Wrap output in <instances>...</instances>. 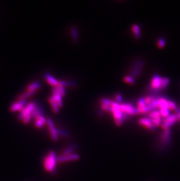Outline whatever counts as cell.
<instances>
[{"label":"cell","mask_w":180,"mask_h":181,"mask_svg":"<svg viewBox=\"0 0 180 181\" xmlns=\"http://www.w3.org/2000/svg\"><path fill=\"white\" fill-rule=\"evenodd\" d=\"M172 147V134L170 129L163 130L157 140L156 150L159 152L168 151Z\"/></svg>","instance_id":"obj_1"},{"label":"cell","mask_w":180,"mask_h":181,"mask_svg":"<svg viewBox=\"0 0 180 181\" xmlns=\"http://www.w3.org/2000/svg\"><path fill=\"white\" fill-rule=\"evenodd\" d=\"M58 163L56 153L54 151H49L43 161V165L45 169L50 173H55L56 171Z\"/></svg>","instance_id":"obj_2"},{"label":"cell","mask_w":180,"mask_h":181,"mask_svg":"<svg viewBox=\"0 0 180 181\" xmlns=\"http://www.w3.org/2000/svg\"><path fill=\"white\" fill-rule=\"evenodd\" d=\"M145 65V62L140 60L136 62L132 66L129 76L135 78L139 76L142 72V68Z\"/></svg>","instance_id":"obj_3"},{"label":"cell","mask_w":180,"mask_h":181,"mask_svg":"<svg viewBox=\"0 0 180 181\" xmlns=\"http://www.w3.org/2000/svg\"><path fill=\"white\" fill-rule=\"evenodd\" d=\"M179 120V119L177 114H170L168 117L165 118L163 120L161 127L163 130L170 129V127L174 125Z\"/></svg>","instance_id":"obj_4"},{"label":"cell","mask_w":180,"mask_h":181,"mask_svg":"<svg viewBox=\"0 0 180 181\" xmlns=\"http://www.w3.org/2000/svg\"><path fill=\"white\" fill-rule=\"evenodd\" d=\"M81 156L78 153H73L67 155H59L58 156V163H65L72 161H76L80 160Z\"/></svg>","instance_id":"obj_5"},{"label":"cell","mask_w":180,"mask_h":181,"mask_svg":"<svg viewBox=\"0 0 180 181\" xmlns=\"http://www.w3.org/2000/svg\"><path fill=\"white\" fill-rule=\"evenodd\" d=\"M120 110L124 113L130 115H135L137 114H140L139 109L135 107L132 104H120Z\"/></svg>","instance_id":"obj_6"},{"label":"cell","mask_w":180,"mask_h":181,"mask_svg":"<svg viewBox=\"0 0 180 181\" xmlns=\"http://www.w3.org/2000/svg\"><path fill=\"white\" fill-rule=\"evenodd\" d=\"M47 124L48 125L49 132L50 134V137L53 141H58L59 140V135L58 134V128H56V126L53 122V121L51 119H48L47 120Z\"/></svg>","instance_id":"obj_7"},{"label":"cell","mask_w":180,"mask_h":181,"mask_svg":"<svg viewBox=\"0 0 180 181\" xmlns=\"http://www.w3.org/2000/svg\"><path fill=\"white\" fill-rule=\"evenodd\" d=\"M138 122L140 125L145 127V128H148L149 130L153 131H156V127L153 124L151 119L149 117L141 118L139 120Z\"/></svg>","instance_id":"obj_8"},{"label":"cell","mask_w":180,"mask_h":181,"mask_svg":"<svg viewBox=\"0 0 180 181\" xmlns=\"http://www.w3.org/2000/svg\"><path fill=\"white\" fill-rule=\"evenodd\" d=\"M35 103H30L26 107H24V109L21 111V113L18 116V119L22 120L24 117L27 116L32 114V112L34 109Z\"/></svg>","instance_id":"obj_9"},{"label":"cell","mask_w":180,"mask_h":181,"mask_svg":"<svg viewBox=\"0 0 180 181\" xmlns=\"http://www.w3.org/2000/svg\"><path fill=\"white\" fill-rule=\"evenodd\" d=\"M27 101L26 100H19V101L15 103L12 104L10 107V110L12 112H15L17 111H22L24 108L25 105L27 104Z\"/></svg>","instance_id":"obj_10"},{"label":"cell","mask_w":180,"mask_h":181,"mask_svg":"<svg viewBox=\"0 0 180 181\" xmlns=\"http://www.w3.org/2000/svg\"><path fill=\"white\" fill-rule=\"evenodd\" d=\"M43 114L44 113L42 107L37 104L35 103V107L32 112V117L36 119L40 116H43Z\"/></svg>","instance_id":"obj_11"},{"label":"cell","mask_w":180,"mask_h":181,"mask_svg":"<svg viewBox=\"0 0 180 181\" xmlns=\"http://www.w3.org/2000/svg\"><path fill=\"white\" fill-rule=\"evenodd\" d=\"M77 149V145L75 143H72L69 146H68L66 149L64 150V151L62 152L61 155H67L75 153L74 152Z\"/></svg>","instance_id":"obj_12"},{"label":"cell","mask_w":180,"mask_h":181,"mask_svg":"<svg viewBox=\"0 0 180 181\" xmlns=\"http://www.w3.org/2000/svg\"><path fill=\"white\" fill-rule=\"evenodd\" d=\"M45 77L46 80V81L52 86L56 87L58 86L59 85V81L56 80L54 77H53L49 73H46L45 75Z\"/></svg>","instance_id":"obj_13"},{"label":"cell","mask_w":180,"mask_h":181,"mask_svg":"<svg viewBox=\"0 0 180 181\" xmlns=\"http://www.w3.org/2000/svg\"><path fill=\"white\" fill-rule=\"evenodd\" d=\"M46 123H47V120L43 116H40L36 119L35 125L37 128H42L43 126V125H45Z\"/></svg>","instance_id":"obj_14"},{"label":"cell","mask_w":180,"mask_h":181,"mask_svg":"<svg viewBox=\"0 0 180 181\" xmlns=\"http://www.w3.org/2000/svg\"><path fill=\"white\" fill-rule=\"evenodd\" d=\"M52 94H60L61 97H63L66 95V90L64 89V87L62 86H56L54 87L52 89Z\"/></svg>","instance_id":"obj_15"},{"label":"cell","mask_w":180,"mask_h":181,"mask_svg":"<svg viewBox=\"0 0 180 181\" xmlns=\"http://www.w3.org/2000/svg\"><path fill=\"white\" fill-rule=\"evenodd\" d=\"M49 101L50 102L52 110L55 113H58L59 111V107L58 106V104L56 103V102L55 101V100H54V98H53L52 96L49 97Z\"/></svg>","instance_id":"obj_16"},{"label":"cell","mask_w":180,"mask_h":181,"mask_svg":"<svg viewBox=\"0 0 180 181\" xmlns=\"http://www.w3.org/2000/svg\"><path fill=\"white\" fill-rule=\"evenodd\" d=\"M168 100H167L165 97H161L160 98H158V102H159L158 108L160 109H164V108H168Z\"/></svg>","instance_id":"obj_17"},{"label":"cell","mask_w":180,"mask_h":181,"mask_svg":"<svg viewBox=\"0 0 180 181\" xmlns=\"http://www.w3.org/2000/svg\"><path fill=\"white\" fill-rule=\"evenodd\" d=\"M148 117L150 119H158L161 117L160 111L159 110H153L151 111L149 113H148Z\"/></svg>","instance_id":"obj_18"},{"label":"cell","mask_w":180,"mask_h":181,"mask_svg":"<svg viewBox=\"0 0 180 181\" xmlns=\"http://www.w3.org/2000/svg\"><path fill=\"white\" fill-rule=\"evenodd\" d=\"M132 30L133 32V34L135 36V38H136L137 39H139L141 37V33H140V29L139 25H133L132 26Z\"/></svg>","instance_id":"obj_19"},{"label":"cell","mask_w":180,"mask_h":181,"mask_svg":"<svg viewBox=\"0 0 180 181\" xmlns=\"http://www.w3.org/2000/svg\"><path fill=\"white\" fill-rule=\"evenodd\" d=\"M40 87H41V85H40V84L39 83H38V82H33V83L30 84L27 87V91H36V90L40 89Z\"/></svg>","instance_id":"obj_20"},{"label":"cell","mask_w":180,"mask_h":181,"mask_svg":"<svg viewBox=\"0 0 180 181\" xmlns=\"http://www.w3.org/2000/svg\"><path fill=\"white\" fill-rule=\"evenodd\" d=\"M35 93V91H27V92L21 94V95L19 96L18 99L19 100H25L27 98L30 97L31 96L33 95Z\"/></svg>","instance_id":"obj_21"},{"label":"cell","mask_w":180,"mask_h":181,"mask_svg":"<svg viewBox=\"0 0 180 181\" xmlns=\"http://www.w3.org/2000/svg\"><path fill=\"white\" fill-rule=\"evenodd\" d=\"M70 32H71L72 39L73 40V41L75 42H77L79 39V36H78V33L77 30L74 28H72L70 30Z\"/></svg>","instance_id":"obj_22"},{"label":"cell","mask_w":180,"mask_h":181,"mask_svg":"<svg viewBox=\"0 0 180 181\" xmlns=\"http://www.w3.org/2000/svg\"><path fill=\"white\" fill-rule=\"evenodd\" d=\"M59 86H70V87H76L77 86V84L75 82H66V81H59Z\"/></svg>","instance_id":"obj_23"},{"label":"cell","mask_w":180,"mask_h":181,"mask_svg":"<svg viewBox=\"0 0 180 181\" xmlns=\"http://www.w3.org/2000/svg\"><path fill=\"white\" fill-rule=\"evenodd\" d=\"M58 134L59 137L60 136L64 138H69L70 137V134L68 131L60 128H58Z\"/></svg>","instance_id":"obj_24"},{"label":"cell","mask_w":180,"mask_h":181,"mask_svg":"<svg viewBox=\"0 0 180 181\" xmlns=\"http://www.w3.org/2000/svg\"><path fill=\"white\" fill-rule=\"evenodd\" d=\"M159 111H160L161 116L164 119L168 117L170 115V109L168 108L161 109H160Z\"/></svg>","instance_id":"obj_25"},{"label":"cell","mask_w":180,"mask_h":181,"mask_svg":"<svg viewBox=\"0 0 180 181\" xmlns=\"http://www.w3.org/2000/svg\"><path fill=\"white\" fill-rule=\"evenodd\" d=\"M170 79L168 77H163L162 79V83H161V90H165L167 88L170 84Z\"/></svg>","instance_id":"obj_26"},{"label":"cell","mask_w":180,"mask_h":181,"mask_svg":"<svg viewBox=\"0 0 180 181\" xmlns=\"http://www.w3.org/2000/svg\"><path fill=\"white\" fill-rule=\"evenodd\" d=\"M52 97L54 98V100H55V101L56 102V103L58 104V106L59 107H62V106H63V101H62V98H61L62 97L60 96V94H53Z\"/></svg>","instance_id":"obj_27"},{"label":"cell","mask_w":180,"mask_h":181,"mask_svg":"<svg viewBox=\"0 0 180 181\" xmlns=\"http://www.w3.org/2000/svg\"><path fill=\"white\" fill-rule=\"evenodd\" d=\"M166 42L164 38L161 37L157 41V45L160 48H163L166 46Z\"/></svg>","instance_id":"obj_28"},{"label":"cell","mask_w":180,"mask_h":181,"mask_svg":"<svg viewBox=\"0 0 180 181\" xmlns=\"http://www.w3.org/2000/svg\"><path fill=\"white\" fill-rule=\"evenodd\" d=\"M168 108L170 110H174L176 111V110L177 109V104L174 101L171 100H168Z\"/></svg>","instance_id":"obj_29"},{"label":"cell","mask_w":180,"mask_h":181,"mask_svg":"<svg viewBox=\"0 0 180 181\" xmlns=\"http://www.w3.org/2000/svg\"><path fill=\"white\" fill-rule=\"evenodd\" d=\"M124 81L126 83H130V84H134L135 83V79L130 76H126L124 77L123 79Z\"/></svg>","instance_id":"obj_30"},{"label":"cell","mask_w":180,"mask_h":181,"mask_svg":"<svg viewBox=\"0 0 180 181\" xmlns=\"http://www.w3.org/2000/svg\"><path fill=\"white\" fill-rule=\"evenodd\" d=\"M101 104H104L111 106L114 102L113 101H112L111 100H109V99H108V98H101Z\"/></svg>","instance_id":"obj_31"},{"label":"cell","mask_w":180,"mask_h":181,"mask_svg":"<svg viewBox=\"0 0 180 181\" xmlns=\"http://www.w3.org/2000/svg\"><path fill=\"white\" fill-rule=\"evenodd\" d=\"M101 108L102 110H105V111H109L111 112L112 111V108L111 106H108V105H106L104 104H101Z\"/></svg>","instance_id":"obj_32"},{"label":"cell","mask_w":180,"mask_h":181,"mask_svg":"<svg viewBox=\"0 0 180 181\" xmlns=\"http://www.w3.org/2000/svg\"><path fill=\"white\" fill-rule=\"evenodd\" d=\"M32 118V114H30V115H29V116H26L25 117H24V119H23V122H24V123H25V124H27V123H28L30 121V119Z\"/></svg>","instance_id":"obj_33"},{"label":"cell","mask_w":180,"mask_h":181,"mask_svg":"<svg viewBox=\"0 0 180 181\" xmlns=\"http://www.w3.org/2000/svg\"><path fill=\"white\" fill-rule=\"evenodd\" d=\"M115 98H116V100H117V101L118 103H121L122 101V96L120 95V94H117L115 96Z\"/></svg>","instance_id":"obj_34"},{"label":"cell","mask_w":180,"mask_h":181,"mask_svg":"<svg viewBox=\"0 0 180 181\" xmlns=\"http://www.w3.org/2000/svg\"><path fill=\"white\" fill-rule=\"evenodd\" d=\"M176 114L179 117V120H180V108H178L176 110Z\"/></svg>","instance_id":"obj_35"}]
</instances>
